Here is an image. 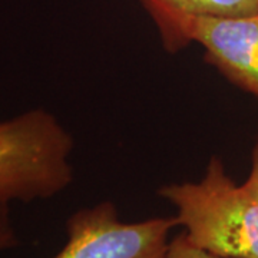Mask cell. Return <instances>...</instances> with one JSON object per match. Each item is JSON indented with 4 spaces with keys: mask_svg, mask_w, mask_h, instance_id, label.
Returning <instances> with one entry per match:
<instances>
[{
    "mask_svg": "<svg viewBox=\"0 0 258 258\" xmlns=\"http://www.w3.org/2000/svg\"><path fill=\"white\" fill-rule=\"evenodd\" d=\"M18 245L19 238L10 218L9 204L0 203V251L15 248Z\"/></svg>",
    "mask_w": 258,
    "mask_h": 258,
    "instance_id": "52a82bcc",
    "label": "cell"
},
{
    "mask_svg": "<svg viewBox=\"0 0 258 258\" xmlns=\"http://www.w3.org/2000/svg\"><path fill=\"white\" fill-rule=\"evenodd\" d=\"M244 185L258 198V132L252 151H251V169H249L248 178L244 182Z\"/></svg>",
    "mask_w": 258,
    "mask_h": 258,
    "instance_id": "ba28073f",
    "label": "cell"
},
{
    "mask_svg": "<svg viewBox=\"0 0 258 258\" xmlns=\"http://www.w3.org/2000/svg\"><path fill=\"white\" fill-rule=\"evenodd\" d=\"M74 138L53 113L32 109L0 122V203H32L74 181Z\"/></svg>",
    "mask_w": 258,
    "mask_h": 258,
    "instance_id": "7a4b0ae2",
    "label": "cell"
},
{
    "mask_svg": "<svg viewBox=\"0 0 258 258\" xmlns=\"http://www.w3.org/2000/svg\"><path fill=\"white\" fill-rule=\"evenodd\" d=\"M176 225L175 217L123 222L111 201H102L68 218V240L53 258H166Z\"/></svg>",
    "mask_w": 258,
    "mask_h": 258,
    "instance_id": "3957f363",
    "label": "cell"
},
{
    "mask_svg": "<svg viewBox=\"0 0 258 258\" xmlns=\"http://www.w3.org/2000/svg\"><path fill=\"white\" fill-rule=\"evenodd\" d=\"M154 19L159 35L175 20L188 16L244 18L258 15V0H141Z\"/></svg>",
    "mask_w": 258,
    "mask_h": 258,
    "instance_id": "5b68a950",
    "label": "cell"
},
{
    "mask_svg": "<svg viewBox=\"0 0 258 258\" xmlns=\"http://www.w3.org/2000/svg\"><path fill=\"white\" fill-rule=\"evenodd\" d=\"M161 39L169 52L191 42L201 45L208 63L241 91L258 98V15L188 16L175 20Z\"/></svg>",
    "mask_w": 258,
    "mask_h": 258,
    "instance_id": "277c9868",
    "label": "cell"
},
{
    "mask_svg": "<svg viewBox=\"0 0 258 258\" xmlns=\"http://www.w3.org/2000/svg\"><path fill=\"white\" fill-rule=\"evenodd\" d=\"M166 258H225L211 254L208 251L195 247L192 242L186 238L184 232L176 235L174 240L169 241Z\"/></svg>",
    "mask_w": 258,
    "mask_h": 258,
    "instance_id": "8992f818",
    "label": "cell"
},
{
    "mask_svg": "<svg viewBox=\"0 0 258 258\" xmlns=\"http://www.w3.org/2000/svg\"><path fill=\"white\" fill-rule=\"evenodd\" d=\"M161 198L176 208V222L195 247L225 258H258V198L212 157L198 182L168 184Z\"/></svg>",
    "mask_w": 258,
    "mask_h": 258,
    "instance_id": "6da1fadb",
    "label": "cell"
}]
</instances>
